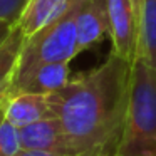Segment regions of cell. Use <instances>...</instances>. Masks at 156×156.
I'll return each instance as SVG.
<instances>
[{"mask_svg": "<svg viewBox=\"0 0 156 156\" xmlns=\"http://www.w3.org/2000/svg\"><path fill=\"white\" fill-rule=\"evenodd\" d=\"M133 7H134V12H136V17H138V24H139V19H141V10H143V4L144 0H131Z\"/></svg>", "mask_w": 156, "mask_h": 156, "instance_id": "16", "label": "cell"}, {"mask_svg": "<svg viewBox=\"0 0 156 156\" xmlns=\"http://www.w3.org/2000/svg\"><path fill=\"white\" fill-rule=\"evenodd\" d=\"M15 156H64L61 153H52V151H42V149H25L22 148Z\"/></svg>", "mask_w": 156, "mask_h": 156, "instance_id": "14", "label": "cell"}, {"mask_svg": "<svg viewBox=\"0 0 156 156\" xmlns=\"http://www.w3.org/2000/svg\"><path fill=\"white\" fill-rule=\"evenodd\" d=\"M138 57L156 69V0H144L139 19ZM136 57V59H138Z\"/></svg>", "mask_w": 156, "mask_h": 156, "instance_id": "11", "label": "cell"}, {"mask_svg": "<svg viewBox=\"0 0 156 156\" xmlns=\"http://www.w3.org/2000/svg\"><path fill=\"white\" fill-rule=\"evenodd\" d=\"M86 0H71L66 10L35 34L25 37L17 74L45 62H71L77 52V15Z\"/></svg>", "mask_w": 156, "mask_h": 156, "instance_id": "3", "label": "cell"}, {"mask_svg": "<svg viewBox=\"0 0 156 156\" xmlns=\"http://www.w3.org/2000/svg\"><path fill=\"white\" fill-rule=\"evenodd\" d=\"M47 118H55L49 94H17L5 102V119L14 126L32 124Z\"/></svg>", "mask_w": 156, "mask_h": 156, "instance_id": "8", "label": "cell"}, {"mask_svg": "<svg viewBox=\"0 0 156 156\" xmlns=\"http://www.w3.org/2000/svg\"><path fill=\"white\" fill-rule=\"evenodd\" d=\"M71 81L69 62H45L17 76L9 92V99L17 94H54ZM7 99V101H9Z\"/></svg>", "mask_w": 156, "mask_h": 156, "instance_id": "5", "label": "cell"}, {"mask_svg": "<svg viewBox=\"0 0 156 156\" xmlns=\"http://www.w3.org/2000/svg\"><path fill=\"white\" fill-rule=\"evenodd\" d=\"M5 121V102H0V126Z\"/></svg>", "mask_w": 156, "mask_h": 156, "instance_id": "17", "label": "cell"}, {"mask_svg": "<svg viewBox=\"0 0 156 156\" xmlns=\"http://www.w3.org/2000/svg\"><path fill=\"white\" fill-rule=\"evenodd\" d=\"M111 52L129 62L138 57L139 24L131 0H108Z\"/></svg>", "mask_w": 156, "mask_h": 156, "instance_id": "4", "label": "cell"}, {"mask_svg": "<svg viewBox=\"0 0 156 156\" xmlns=\"http://www.w3.org/2000/svg\"><path fill=\"white\" fill-rule=\"evenodd\" d=\"M69 2L71 0H30L17 25L22 29L25 37H29L57 19L66 10Z\"/></svg>", "mask_w": 156, "mask_h": 156, "instance_id": "10", "label": "cell"}, {"mask_svg": "<svg viewBox=\"0 0 156 156\" xmlns=\"http://www.w3.org/2000/svg\"><path fill=\"white\" fill-rule=\"evenodd\" d=\"M77 156H84V154H77Z\"/></svg>", "mask_w": 156, "mask_h": 156, "instance_id": "18", "label": "cell"}, {"mask_svg": "<svg viewBox=\"0 0 156 156\" xmlns=\"http://www.w3.org/2000/svg\"><path fill=\"white\" fill-rule=\"evenodd\" d=\"M109 35L108 0H86L77 15V52L89 51Z\"/></svg>", "mask_w": 156, "mask_h": 156, "instance_id": "7", "label": "cell"}, {"mask_svg": "<svg viewBox=\"0 0 156 156\" xmlns=\"http://www.w3.org/2000/svg\"><path fill=\"white\" fill-rule=\"evenodd\" d=\"M30 0H0V20L17 25Z\"/></svg>", "mask_w": 156, "mask_h": 156, "instance_id": "13", "label": "cell"}, {"mask_svg": "<svg viewBox=\"0 0 156 156\" xmlns=\"http://www.w3.org/2000/svg\"><path fill=\"white\" fill-rule=\"evenodd\" d=\"M22 149L19 128L5 119L0 126V156H15Z\"/></svg>", "mask_w": 156, "mask_h": 156, "instance_id": "12", "label": "cell"}, {"mask_svg": "<svg viewBox=\"0 0 156 156\" xmlns=\"http://www.w3.org/2000/svg\"><path fill=\"white\" fill-rule=\"evenodd\" d=\"M116 156H156V69L141 57L131 67L126 126Z\"/></svg>", "mask_w": 156, "mask_h": 156, "instance_id": "2", "label": "cell"}, {"mask_svg": "<svg viewBox=\"0 0 156 156\" xmlns=\"http://www.w3.org/2000/svg\"><path fill=\"white\" fill-rule=\"evenodd\" d=\"M24 42L25 34L19 25H15L9 39L0 47V102H7L9 99V92L17 74Z\"/></svg>", "mask_w": 156, "mask_h": 156, "instance_id": "9", "label": "cell"}, {"mask_svg": "<svg viewBox=\"0 0 156 156\" xmlns=\"http://www.w3.org/2000/svg\"><path fill=\"white\" fill-rule=\"evenodd\" d=\"M133 62L109 54L101 66L77 74L49 94L72 156H116L126 126Z\"/></svg>", "mask_w": 156, "mask_h": 156, "instance_id": "1", "label": "cell"}, {"mask_svg": "<svg viewBox=\"0 0 156 156\" xmlns=\"http://www.w3.org/2000/svg\"><path fill=\"white\" fill-rule=\"evenodd\" d=\"M22 148L42 149V151L61 153L64 156H72L71 146L66 138L64 128L59 118H47L42 121L19 128Z\"/></svg>", "mask_w": 156, "mask_h": 156, "instance_id": "6", "label": "cell"}, {"mask_svg": "<svg viewBox=\"0 0 156 156\" xmlns=\"http://www.w3.org/2000/svg\"><path fill=\"white\" fill-rule=\"evenodd\" d=\"M15 25H10L7 24V22H2L0 20V47L4 45V42L9 39V35H10V32L14 30Z\"/></svg>", "mask_w": 156, "mask_h": 156, "instance_id": "15", "label": "cell"}]
</instances>
